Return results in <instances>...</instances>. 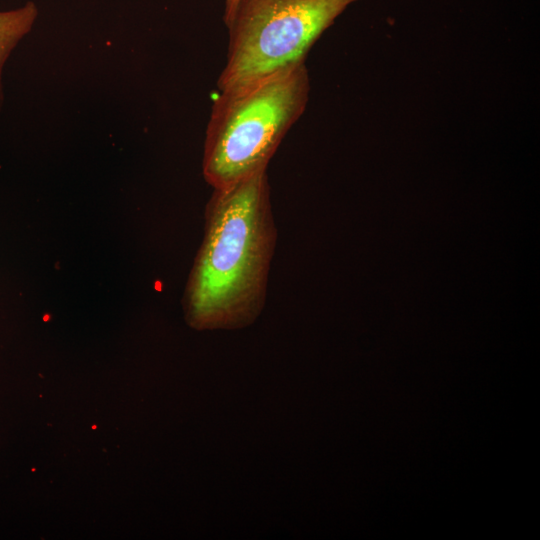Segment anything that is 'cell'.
Wrapping results in <instances>:
<instances>
[{
    "label": "cell",
    "instance_id": "6da1fadb",
    "mask_svg": "<svg viewBox=\"0 0 540 540\" xmlns=\"http://www.w3.org/2000/svg\"><path fill=\"white\" fill-rule=\"evenodd\" d=\"M277 241L267 170L214 188L185 289L188 325L234 330L262 313Z\"/></svg>",
    "mask_w": 540,
    "mask_h": 540
},
{
    "label": "cell",
    "instance_id": "7a4b0ae2",
    "mask_svg": "<svg viewBox=\"0 0 540 540\" xmlns=\"http://www.w3.org/2000/svg\"><path fill=\"white\" fill-rule=\"evenodd\" d=\"M301 65L247 86L220 91L207 124L202 173L214 188L231 185L267 166L309 100Z\"/></svg>",
    "mask_w": 540,
    "mask_h": 540
},
{
    "label": "cell",
    "instance_id": "3957f363",
    "mask_svg": "<svg viewBox=\"0 0 540 540\" xmlns=\"http://www.w3.org/2000/svg\"><path fill=\"white\" fill-rule=\"evenodd\" d=\"M358 0H239L224 20L229 42L220 91L254 84L305 64L314 43Z\"/></svg>",
    "mask_w": 540,
    "mask_h": 540
},
{
    "label": "cell",
    "instance_id": "277c9868",
    "mask_svg": "<svg viewBox=\"0 0 540 540\" xmlns=\"http://www.w3.org/2000/svg\"><path fill=\"white\" fill-rule=\"evenodd\" d=\"M37 16V8L27 3L21 8L0 12V109L3 103L2 72L4 65L20 42L30 31Z\"/></svg>",
    "mask_w": 540,
    "mask_h": 540
},
{
    "label": "cell",
    "instance_id": "5b68a950",
    "mask_svg": "<svg viewBox=\"0 0 540 540\" xmlns=\"http://www.w3.org/2000/svg\"><path fill=\"white\" fill-rule=\"evenodd\" d=\"M239 0H225V11L223 19L226 20L233 12Z\"/></svg>",
    "mask_w": 540,
    "mask_h": 540
}]
</instances>
